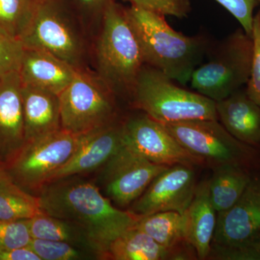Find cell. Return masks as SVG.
<instances>
[{
  "instance_id": "obj_35",
  "label": "cell",
  "mask_w": 260,
  "mask_h": 260,
  "mask_svg": "<svg viewBox=\"0 0 260 260\" xmlns=\"http://www.w3.org/2000/svg\"><path fill=\"white\" fill-rule=\"evenodd\" d=\"M36 1L39 2V1H42V0H36Z\"/></svg>"
},
{
  "instance_id": "obj_32",
  "label": "cell",
  "mask_w": 260,
  "mask_h": 260,
  "mask_svg": "<svg viewBox=\"0 0 260 260\" xmlns=\"http://www.w3.org/2000/svg\"><path fill=\"white\" fill-rule=\"evenodd\" d=\"M234 17L243 30L252 37L254 10L259 0H215Z\"/></svg>"
},
{
  "instance_id": "obj_34",
  "label": "cell",
  "mask_w": 260,
  "mask_h": 260,
  "mask_svg": "<svg viewBox=\"0 0 260 260\" xmlns=\"http://www.w3.org/2000/svg\"><path fill=\"white\" fill-rule=\"evenodd\" d=\"M258 253H259V258L260 260V242L259 244V247H258Z\"/></svg>"
},
{
  "instance_id": "obj_28",
  "label": "cell",
  "mask_w": 260,
  "mask_h": 260,
  "mask_svg": "<svg viewBox=\"0 0 260 260\" xmlns=\"http://www.w3.org/2000/svg\"><path fill=\"white\" fill-rule=\"evenodd\" d=\"M86 29L100 28L104 12L113 0H63Z\"/></svg>"
},
{
  "instance_id": "obj_2",
  "label": "cell",
  "mask_w": 260,
  "mask_h": 260,
  "mask_svg": "<svg viewBox=\"0 0 260 260\" xmlns=\"http://www.w3.org/2000/svg\"><path fill=\"white\" fill-rule=\"evenodd\" d=\"M134 30L145 64L169 78L186 85L201 64L208 42L201 37H187L173 29L164 15L131 5L125 10Z\"/></svg>"
},
{
  "instance_id": "obj_20",
  "label": "cell",
  "mask_w": 260,
  "mask_h": 260,
  "mask_svg": "<svg viewBox=\"0 0 260 260\" xmlns=\"http://www.w3.org/2000/svg\"><path fill=\"white\" fill-rule=\"evenodd\" d=\"M217 211L212 204L208 181L197 186L190 205L184 212L186 238L198 259H208L216 226Z\"/></svg>"
},
{
  "instance_id": "obj_7",
  "label": "cell",
  "mask_w": 260,
  "mask_h": 260,
  "mask_svg": "<svg viewBox=\"0 0 260 260\" xmlns=\"http://www.w3.org/2000/svg\"><path fill=\"white\" fill-rule=\"evenodd\" d=\"M254 55L252 37L238 29L224 39L210 60L200 64L191 75V87L218 102L246 85Z\"/></svg>"
},
{
  "instance_id": "obj_17",
  "label": "cell",
  "mask_w": 260,
  "mask_h": 260,
  "mask_svg": "<svg viewBox=\"0 0 260 260\" xmlns=\"http://www.w3.org/2000/svg\"><path fill=\"white\" fill-rule=\"evenodd\" d=\"M218 119L236 139L249 146L260 144V107L241 88L216 102Z\"/></svg>"
},
{
  "instance_id": "obj_36",
  "label": "cell",
  "mask_w": 260,
  "mask_h": 260,
  "mask_svg": "<svg viewBox=\"0 0 260 260\" xmlns=\"http://www.w3.org/2000/svg\"><path fill=\"white\" fill-rule=\"evenodd\" d=\"M259 1L260 2V0H259Z\"/></svg>"
},
{
  "instance_id": "obj_5",
  "label": "cell",
  "mask_w": 260,
  "mask_h": 260,
  "mask_svg": "<svg viewBox=\"0 0 260 260\" xmlns=\"http://www.w3.org/2000/svg\"><path fill=\"white\" fill-rule=\"evenodd\" d=\"M86 29L63 0L37 2L20 38L25 49L47 51L80 70H86Z\"/></svg>"
},
{
  "instance_id": "obj_11",
  "label": "cell",
  "mask_w": 260,
  "mask_h": 260,
  "mask_svg": "<svg viewBox=\"0 0 260 260\" xmlns=\"http://www.w3.org/2000/svg\"><path fill=\"white\" fill-rule=\"evenodd\" d=\"M168 167L147 160L124 143L95 172L93 181L113 204L127 210L151 181Z\"/></svg>"
},
{
  "instance_id": "obj_12",
  "label": "cell",
  "mask_w": 260,
  "mask_h": 260,
  "mask_svg": "<svg viewBox=\"0 0 260 260\" xmlns=\"http://www.w3.org/2000/svg\"><path fill=\"white\" fill-rule=\"evenodd\" d=\"M125 145L143 158L160 165H205L183 148L165 126L143 114L123 121Z\"/></svg>"
},
{
  "instance_id": "obj_8",
  "label": "cell",
  "mask_w": 260,
  "mask_h": 260,
  "mask_svg": "<svg viewBox=\"0 0 260 260\" xmlns=\"http://www.w3.org/2000/svg\"><path fill=\"white\" fill-rule=\"evenodd\" d=\"M61 128L80 135L117 120L115 94L97 75L79 70L59 94Z\"/></svg>"
},
{
  "instance_id": "obj_16",
  "label": "cell",
  "mask_w": 260,
  "mask_h": 260,
  "mask_svg": "<svg viewBox=\"0 0 260 260\" xmlns=\"http://www.w3.org/2000/svg\"><path fill=\"white\" fill-rule=\"evenodd\" d=\"M79 70L47 51L25 48L19 74L23 85L59 95Z\"/></svg>"
},
{
  "instance_id": "obj_30",
  "label": "cell",
  "mask_w": 260,
  "mask_h": 260,
  "mask_svg": "<svg viewBox=\"0 0 260 260\" xmlns=\"http://www.w3.org/2000/svg\"><path fill=\"white\" fill-rule=\"evenodd\" d=\"M133 6L154 12L164 16L186 17L190 10L189 0H123Z\"/></svg>"
},
{
  "instance_id": "obj_26",
  "label": "cell",
  "mask_w": 260,
  "mask_h": 260,
  "mask_svg": "<svg viewBox=\"0 0 260 260\" xmlns=\"http://www.w3.org/2000/svg\"><path fill=\"white\" fill-rule=\"evenodd\" d=\"M28 247L41 260H80L95 259L90 253L69 243L32 239Z\"/></svg>"
},
{
  "instance_id": "obj_25",
  "label": "cell",
  "mask_w": 260,
  "mask_h": 260,
  "mask_svg": "<svg viewBox=\"0 0 260 260\" xmlns=\"http://www.w3.org/2000/svg\"><path fill=\"white\" fill-rule=\"evenodd\" d=\"M36 0H0V28L20 39L31 22Z\"/></svg>"
},
{
  "instance_id": "obj_1",
  "label": "cell",
  "mask_w": 260,
  "mask_h": 260,
  "mask_svg": "<svg viewBox=\"0 0 260 260\" xmlns=\"http://www.w3.org/2000/svg\"><path fill=\"white\" fill-rule=\"evenodd\" d=\"M44 213L81 227L99 249L134 227L138 217L113 204L93 180L72 176L50 181L37 195Z\"/></svg>"
},
{
  "instance_id": "obj_24",
  "label": "cell",
  "mask_w": 260,
  "mask_h": 260,
  "mask_svg": "<svg viewBox=\"0 0 260 260\" xmlns=\"http://www.w3.org/2000/svg\"><path fill=\"white\" fill-rule=\"evenodd\" d=\"M42 212L39 198L23 190L0 169V220H26Z\"/></svg>"
},
{
  "instance_id": "obj_3",
  "label": "cell",
  "mask_w": 260,
  "mask_h": 260,
  "mask_svg": "<svg viewBox=\"0 0 260 260\" xmlns=\"http://www.w3.org/2000/svg\"><path fill=\"white\" fill-rule=\"evenodd\" d=\"M95 58L98 77L115 95L130 96L145 63L125 10L114 1L108 5L103 16Z\"/></svg>"
},
{
  "instance_id": "obj_6",
  "label": "cell",
  "mask_w": 260,
  "mask_h": 260,
  "mask_svg": "<svg viewBox=\"0 0 260 260\" xmlns=\"http://www.w3.org/2000/svg\"><path fill=\"white\" fill-rule=\"evenodd\" d=\"M260 179L251 178L232 208L217 213L208 259L259 260Z\"/></svg>"
},
{
  "instance_id": "obj_14",
  "label": "cell",
  "mask_w": 260,
  "mask_h": 260,
  "mask_svg": "<svg viewBox=\"0 0 260 260\" xmlns=\"http://www.w3.org/2000/svg\"><path fill=\"white\" fill-rule=\"evenodd\" d=\"M124 144L123 121L118 119L78 135V146L74 153L53 174L49 182L72 176H85L97 172Z\"/></svg>"
},
{
  "instance_id": "obj_29",
  "label": "cell",
  "mask_w": 260,
  "mask_h": 260,
  "mask_svg": "<svg viewBox=\"0 0 260 260\" xmlns=\"http://www.w3.org/2000/svg\"><path fill=\"white\" fill-rule=\"evenodd\" d=\"M32 237L26 220H0V247H28Z\"/></svg>"
},
{
  "instance_id": "obj_23",
  "label": "cell",
  "mask_w": 260,
  "mask_h": 260,
  "mask_svg": "<svg viewBox=\"0 0 260 260\" xmlns=\"http://www.w3.org/2000/svg\"><path fill=\"white\" fill-rule=\"evenodd\" d=\"M212 169L208 181L210 200L217 213L225 211L241 198L252 177L249 169L240 166L224 164Z\"/></svg>"
},
{
  "instance_id": "obj_9",
  "label": "cell",
  "mask_w": 260,
  "mask_h": 260,
  "mask_svg": "<svg viewBox=\"0 0 260 260\" xmlns=\"http://www.w3.org/2000/svg\"><path fill=\"white\" fill-rule=\"evenodd\" d=\"M189 153L205 165L213 168L224 164L251 167L254 152L236 139L218 120L198 119L162 124Z\"/></svg>"
},
{
  "instance_id": "obj_19",
  "label": "cell",
  "mask_w": 260,
  "mask_h": 260,
  "mask_svg": "<svg viewBox=\"0 0 260 260\" xmlns=\"http://www.w3.org/2000/svg\"><path fill=\"white\" fill-rule=\"evenodd\" d=\"M26 142L62 129L57 94L22 84Z\"/></svg>"
},
{
  "instance_id": "obj_15",
  "label": "cell",
  "mask_w": 260,
  "mask_h": 260,
  "mask_svg": "<svg viewBox=\"0 0 260 260\" xmlns=\"http://www.w3.org/2000/svg\"><path fill=\"white\" fill-rule=\"evenodd\" d=\"M25 143L22 82L15 72L0 79V169L13 162Z\"/></svg>"
},
{
  "instance_id": "obj_21",
  "label": "cell",
  "mask_w": 260,
  "mask_h": 260,
  "mask_svg": "<svg viewBox=\"0 0 260 260\" xmlns=\"http://www.w3.org/2000/svg\"><path fill=\"white\" fill-rule=\"evenodd\" d=\"M28 224L32 239L69 243L99 259V251L96 244L79 225L44 212L28 219Z\"/></svg>"
},
{
  "instance_id": "obj_13",
  "label": "cell",
  "mask_w": 260,
  "mask_h": 260,
  "mask_svg": "<svg viewBox=\"0 0 260 260\" xmlns=\"http://www.w3.org/2000/svg\"><path fill=\"white\" fill-rule=\"evenodd\" d=\"M193 167L184 164L168 167L151 181L128 211L138 218L159 212L184 213L198 186Z\"/></svg>"
},
{
  "instance_id": "obj_22",
  "label": "cell",
  "mask_w": 260,
  "mask_h": 260,
  "mask_svg": "<svg viewBox=\"0 0 260 260\" xmlns=\"http://www.w3.org/2000/svg\"><path fill=\"white\" fill-rule=\"evenodd\" d=\"M100 259L166 260L169 252L148 234L133 227L112 241Z\"/></svg>"
},
{
  "instance_id": "obj_18",
  "label": "cell",
  "mask_w": 260,
  "mask_h": 260,
  "mask_svg": "<svg viewBox=\"0 0 260 260\" xmlns=\"http://www.w3.org/2000/svg\"><path fill=\"white\" fill-rule=\"evenodd\" d=\"M134 227L166 248L169 259H198L194 247L186 240L184 214L166 211L145 215L138 218Z\"/></svg>"
},
{
  "instance_id": "obj_33",
  "label": "cell",
  "mask_w": 260,
  "mask_h": 260,
  "mask_svg": "<svg viewBox=\"0 0 260 260\" xmlns=\"http://www.w3.org/2000/svg\"><path fill=\"white\" fill-rule=\"evenodd\" d=\"M0 260H41L28 247L8 249L0 247Z\"/></svg>"
},
{
  "instance_id": "obj_10",
  "label": "cell",
  "mask_w": 260,
  "mask_h": 260,
  "mask_svg": "<svg viewBox=\"0 0 260 260\" xmlns=\"http://www.w3.org/2000/svg\"><path fill=\"white\" fill-rule=\"evenodd\" d=\"M78 143V135L62 129L30 140L3 170L21 189L37 196L53 174L70 160Z\"/></svg>"
},
{
  "instance_id": "obj_31",
  "label": "cell",
  "mask_w": 260,
  "mask_h": 260,
  "mask_svg": "<svg viewBox=\"0 0 260 260\" xmlns=\"http://www.w3.org/2000/svg\"><path fill=\"white\" fill-rule=\"evenodd\" d=\"M252 39L254 42V55L250 77L246 83L248 95L260 107V10L254 18Z\"/></svg>"
},
{
  "instance_id": "obj_27",
  "label": "cell",
  "mask_w": 260,
  "mask_h": 260,
  "mask_svg": "<svg viewBox=\"0 0 260 260\" xmlns=\"http://www.w3.org/2000/svg\"><path fill=\"white\" fill-rule=\"evenodd\" d=\"M25 51L18 38L0 28V79L19 72Z\"/></svg>"
},
{
  "instance_id": "obj_4",
  "label": "cell",
  "mask_w": 260,
  "mask_h": 260,
  "mask_svg": "<svg viewBox=\"0 0 260 260\" xmlns=\"http://www.w3.org/2000/svg\"><path fill=\"white\" fill-rule=\"evenodd\" d=\"M129 97L135 109L160 124L218 120L216 102L198 92L180 88L161 72L147 64L140 70Z\"/></svg>"
}]
</instances>
